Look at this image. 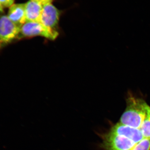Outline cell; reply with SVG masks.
Returning a JSON list of instances; mask_svg holds the SVG:
<instances>
[{
    "instance_id": "obj_10",
    "label": "cell",
    "mask_w": 150,
    "mask_h": 150,
    "mask_svg": "<svg viewBox=\"0 0 150 150\" xmlns=\"http://www.w3.org/2000/svg\"><path fill=\"white\" fill-rule=\"evenodd\" d=\"M133 150H150V139L144 138L136 145Z\"/></svg>"
},
{
    "instance_id": "obj_4",
    "label": "cell",
    "mask_w": 150,
    "mask_h": 150,
    "mask_svg": "<svg viewBox=\"0 0 150 150\" xmlns=\"http://www.w3.org/2000/svg\"><path fill=\"white\" fill-rule=\"evenodd\" d=\"M20 27L11 21L7 16L0 15V50L18 38Z\"/></svg>"
},
{
    "instance_id": "obj_9",
    "label": "cell",
    "mask_w": 150,
    "mask_h": 150,
    "mask_svg": "<svg viewBox=\"0 0 150 150\" xmlns=\"http://www.w3.org/2000/svg\"><path fill=\"white\" fill-rule=\"evenodd\" d=\"M140 130L145 138L150 139V106L148 108L146 114Z\"/></svg>"
},
{
    "instance_id": "obj_6",
    "label": "cell",
    "mask_w": 150,
    "mask_h": 150,
    "mask_svg": "<svg viewBox=\"0 0 150 150\" xmlns=\"http://www.w3.org/2000/svg\"><path fill=\"white\" fill-rule=\"evenodd\" d=\"M109 129L114 133L128 137L136 143H139L145 138L140 129L125 126L119 122L112 124Z\"/></svg>"
},
{
    "instance_id": "obj_11",
    "label": "cell",
    "mask_w": 150,
    "mask_h": 150,
    "mask_svg": "<svg viewBox=\"0 0 150 150\" xmlns=\"http://www.w3.org/2000/svg\"><path fill=\"white\" fill-rule=\"evenodd\" d=\"M14 0H0V4L3 8H8L13 5Z\"/></svg>"
},
{
    "instance_id": "obj_13",
    "label": "cell",
    "mask_w": 150,
    "mask_h": 150,
    "mask_svg": "<svg viewBox=\"0 0 150 150\" xmlns=\"http://www.w3.org/2000/svg\"><path fill=\"white\" fill-rule=\"evenodd\" d=\"M4 8L0 4V14L4 12Z\"/></svg>"
},
{
    "instance_id": "obj_1",
    "label": "cell",
    "mask_w": 150,
    "mask_h": 150,
    "mask_svg": "<svg viewBox=\"0 0 150 150\" xmlns=\"http://www.w3.org/2000/svg\"><path fill=\"white\" fill-rule=\"evenodd\" d=\"M126 109L118 122L134 129H141L149 105L143 98L128 93Z\"/></svg>"
},
{
    "instance_id": "obj_7",
    "label": "cell",
    "mask_w": 150,
    "mask_h": 150,
    "mask_svg": "<svg viewBox=\"0 0 150 150\" xmlns=\"http://www.w3.org/2000/svg\"><path fill=\"white\" fill-rule=\"evenodd\" d=\"M7 16L11 21L21 28L26 22L25 4H16L11 6Z\"/></svg>"
},
{
    "instance_id": "obj_8",
    "label": "cell",
    "mask_w": 150,
    "mask_h": 150,
    "mask_svg": "<svg viewBox=\"0 0 150 150\" xmlns=\"http://www.w3.org/2000/svg\"><path fill=\"white\" fill-rule=\"evenodd\" d=\"M42 5L30 0L25 4L26 22H39L42 12Z\"/></svg>"
},
{
    "instance_id": "obj_12",
    "label": "cell",
    "mask_w": 150,
    "mask_h": 150,
    "mask_svg": "<svg viewBox=\"0 0 150 150\" xmlns=\"http://www.w3.org/2000/svg\"><path fill=\"white\" fill-rule=\"evenodd\" d=\"M39 3L42 6L45 5L47 4H51L53 0H32Z\"/></svg>"
},
{
    "instance_id": "obj_3",
    "label": "cell",
    "mask_w": 150,
    "mask_h": 150,
    "mask_svg": "<svg viewBox=\"0 0 150 150\" xmlns=\"http://www.w3.org/2000/svg\"><path fill=\"white\" fill-rule=\"evenodd\" d=\"M58 35L56 30L46 27L39 22H26L20 28L18 38L40 36L54 40Z\"/></svg>"
},
{
    "instance_id": "obj_5",
    "label": "cell",
    "mask_w": 150,
    "mask_h": 150,
    "mask_svg": "<svg viewBox=\"0 0 150 150\" xmlns=\"http://www.w3.org/2000/svg\"><path fill=\"white\" fill-rule=\"evenodd\" d=\"M60 12L51 4L43 6L39 22L48 28L54 29L59 23Z\"/></svg>"
},
{
    "instance_id": "obj_2",
    "label": "cell",
    "mask_w": 150,
    "mask_h": 150,
    "mask_svg": "<svg viewBox=\"0 0 150 150\" xmlns=\"http://www.w3.org/2000/svg\"><path fill=\"white\" fill-rule=\"evenodd\" d=\"M96 134L101 139L97 147L101 150H133L138 143L128 137L114 133L110 129Z\"/></svg>"
}]
</instances>
